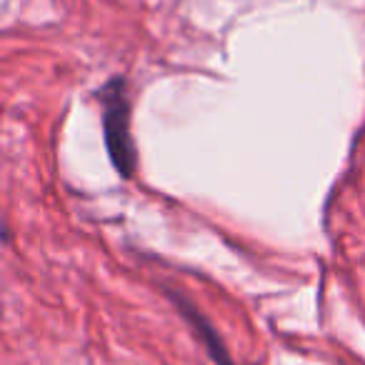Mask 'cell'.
Listing matches in <instances>:
<instances>
[{
  "instance_id": "7a4b0ae2",
  "label": "cell",
  "mask_w": 365,
  "mask_h": 365,
  "mask_svg": "<svg viewBox=\"0 0 365 365\" xmlns=\"http://www.w3.org/2000/svg\"><path fill=\"white\" fill-rule=\"evenodd\" d=\"M163 293H165V298L170 300L173 308L180 313V318L188 323V328L193 330V335L198 338V343L203 345V350L208 353V358L213 360V365H235L233 355H230L228 345H225V340H223V335L218 333V328L210 323L208 315H205L188 295L180 293V290H173V288H165Z\"/></svg>"
},
{
  "instance_id": "6da1fadb",
  "label": "cell",
  "mask_w": 365,
  "mask_h": 365,
  "mask_svg": "<svg viewBox=\"0 0 365 365\" xmlns=\"http://www.w3.org/2000/svg\"><path fill=\"white\" fill-rule=\"evenodd\" d=\"M96 98L101 101L103 118V140H106L108 158L113 170L123 180H133L138 168V148L133 143L130 130V96H128V81L123 76H113L98 88Z\"/></svg>"
}]
</instances>
